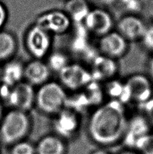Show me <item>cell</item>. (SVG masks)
<instances>
[{"mask_svg": "<svg viewBox=\"0 0 153 154\" xmlns=\"http://www.w3.org/2000/svg\"><path fill=\"white\" fill-rule=\"evenodd\" d=\"M128 120L124 104L110 100L97 107L92 112L87 133L94 144L101 147L113 146L122 142Z\"/></svg>", "mask_w": 153, "mask_h": 154, "instance_id": "obj_1", "label": "cell"}, {"mask_svg": "<svg viewBox=\"0 0 153 154\" xmlns=\"http://www.w3.org/2000/svg\"><path fill=\"white\" fill-rule=\"evenodd\" d=\"M31 122L26 112L13 109L8 112L0 122V141L11 146L24 140L29 133Z\"/></svg>", "mask_w": 153, "mask_h": 154, "instance_id": "obj_2", "label": "cell"}, {"mask_svg": "<svg viewBox=\"0 0 153 154\" xmlns=\"http://www.w3.org/2000/svg\"><path fill=\"white\" fill-rule=\"evenodd\" d=\"M68 97L62 85L56 82H47L38 90L35 104L43 113L55 116L65 108Z\"/></svg>", "mask_w": 153, "mask_h": 154, "instance_id": "obj_3", "label": "cell"}, {"mask_svg": "<svg viewBox=\"0 0 153 154\" xmlns=\"http://www.w3.org/2000/svg\"><path fill=\"white\" fill-rule=\"evenodd\" d=\"M0 96L13 109L27 112L35 103L36 94L32 85L20 82L12 87L3 85L0 88Z\"/></svg>", "mask_w": 153, "mask_h": 154, "instance_id": "obj_4", "label": "cell"}, {"mask_svg": "<svg viewBox=\"0 0 153 154\" xmlns=\"http://www.w3.org/2000/svg\"><path fill=\"white\" fill-rule=\"evenodd\" d=\"M80 126V114L67 108L55 115L53 120L54 134L66 141L77 137Z\"/></svg>", "mask_w": 153, "mask_h": 154, "instance_id": "obj_5", "label": "cell"}, {"mask_svg": "<svg viewBox=\"0 0 153 154\" xmlns=\"http://www.w3.org/2000/svg\"><path fill=\"white\" fill-rule=\"evenodd\" d=\"M59 75L62 86L72 91L83 89L92 81L91 71L79 64H69Z\"/></svg>", "mask_w": 153, "mask_h": 154, "instance_id": "obj_6", "label": "cell"}, {"mask_svg": "<svg viewBox=\"0 0 153 154\" xmlns=\"http://www.w3.org/2000/svg\"><path fill=\"white\" fill-rule=\"evenodd\" d=\"M152 126L144 114H136L128 118L122 142L128 149H135L138 143L151 132Z\"/></svg>", "mask_w": 153, "mask_h": 154, "instance_id": "obj_7", "label": "cell"}, {"mask_svg": "<svg viewBox=\"0 0 153 154\" xmlns=\"http://www.w3.org/2000/svg\"><path fill=\"white\" fill-rule=\"evenodd\" d=\"M27 49L32 56L38 60L47 54L51 45L50 35L36 24L32 26L26 35Z\"/></svg>", "mask_w": 153, "mask_h": 154, "instance_id": "obj_8", "label": "cell"}, {"mask_svg": "<svg viewBox=\"0 0 153 154\" xmlns=\"http://www.w3.org/2000/svg\"><path fill=\"white\" fill-rule=\"evenodd\" d=\"M72 22L65 12L53 10L40 15L37 19L36 25L49 33L61 35L70 29Z\"/></svg>", "mask_w": 153, "mask_h": 154, "instance_id": "obj_9", "label": "cell"}, {"mask_svg": "<svg viewBox=\"0 0 153 154\" xmlns=\"http://www.w3.org/2000/svg\"><path fill=\"white\" fill-rule=\"evenodd\" d=\"M83 24L84 28L89 33L101 37L111 31L113 21L107 11L95 8L90 10Z\"/></svg>", "mask_w": 153, "mask_h": 154, "instance_id": "obj_10", "label": "cell"}, {"mask_svg": "<svg viewBox=\"0 0 153 154\" xmlns=\"http://www.w3.org/2000/svg\"><path fill=\"white\" fill-rule=\"evenodd\" d=\"M99 48L103 56L116 59L126 53L128 41L117 31H111L100 37Z\"/></svg>", "mask_w": 153, "mask_h": 154, "instance_id": "obj_11", "label": "cell"}, {"mask_svg": "<svg viewBox=\"0 0 153 154\" xmlns=\"http://www.w3.org/2000/svg\"><path fill=\"white\" fill-rule=\"evenodd\" d=\"M129 89L131 100L144 104L152 98V86L148 77L143 75H134L125 81Z\"/></svg>", "mask_w": 153, "mask_h": 154, "instance_id": "obj_12", "label": "cell"}, {"mask_svg": "<svg viewBox=\"0 0 153 154\" xmlns=\"http://www.w3.org/2000/svg\"><path fill=\"white\" fill-rule=\"evenodd\" d=\"M118 70V66L115 59L103 55L94 57L92 61L91 71L92 80L100 82L113 79Z\"/></svg>", "mask_w": 153, "mask_h": 154, "instance_id": "obj_13", "label": "cell"}, {"mask_svg": "<svg viewBox=\"0 0 153 154\" xmlns=\"http://www.w3.org/2000/svg\"><path fill=\"white\" fill-rule=\"evenodd\" d=\"M146 27L142 19L129 15L120 19L117 24V32L128 41H136L142 39Z\"/></svg>", "mask_w": 153, "mask_h": 154, "instance_id": "obj_14", "label": "cell"}, {"mask_svg": "<svg viewBox=\"0 0 153 154\" xmlns=\"http://www.w3.org/2000/svg\"><path fill=\"white\" fill-rule=\"evenodd\" d=\"M66 141L56 134L43 137L35 145L36 154H66Z\"/></svg>", "mask_w": 153, "mask_h": 154, "instance_id": "obj_15", "label": "cell"}, {"mask_svg": "<svg viewBox=\"0 0 153 154\" xmlns=\"http://www.w3.org/2000/svg\"><path fill=\"white\" fill-rule=\"evenodd\" d=\"M50 76V68L39 60L29 62L24 67V76L31 85H42L46 83Z\"/></svg>", "mask_w": 153, "mask_h": 154, "instance_id": "obj_16", "label": "cell"}, {"mask_svg": "<svg viewBox=\"0 0 153 154\" xmlns=\"http://www.w3.org/2000/svg\"><path fill=\"white\" fill-rule=\"evenodd\" d=\"M104 91L105 95L110 97V100L118 101L124 105L132 101L130 91L125 82L116 79L109 80L106 81Z\"/></svg>", "mask_w": 153, "mask_h": 154, "instance_id": "obj_17", "label": "cell"}, {"mask_svg": "<svg viewBox=\"0 0 153 154\" xmlns=\"http://www.w3.org/2000/svg\"><path fill=\"white\" fill-rule=\"evenodd\" d=\"M24 66L18 61H12L5 65L2 72L3 85L12 87L21 82L24 77Z\"/></svg>", "mask_w": 153, "mask_h": 154, "instance_id": "obj_18", "label": "cell"}, {"mask_svg": "<svg viewBox=\"0 0 153 154\" xmlns=\"http://www.w3.org/2000/svg\"><path fill=\"white\" fill-rule=\"evenodd\" d=\"M65 12L72 23H83L91 9L86 0H68L65 5Z\"/></svg>", "mask_w": 153, "mask_h": 154, "instance_id": "obj_19", "label": "cell"}, {"mask_svg": "<svg viewBox=\"0 0 153 154\" xmlns=\"http://www.w3.org/2000/svg\"><path fill=\"white\" fill-rule=\"evenodd\" d=\"M82 91L85 95L90 107H98L103 103L105 93L104 88L100 86L99 82L92 80Z\"/></svg>", "mask_w": 153, "mask_h": 154, "instance_id": "obj_20", "label": "cell"}, {"mask_svg": "<svg viewBox=\"0 0 153 154\" xmlns=\"http://www.w3.org/2000/svg\"><path fill=\"white\" fill-rule=\"evenodd\" d=\"M16 43L12 35L8 32H0V60L8 59L14 54Z\"/></svg>", "mask_w": 153, "mask_h": 154, "instance_id": "obj_21", "label": "cell"}, {"mask_svg": "<svg viewBox=\"0 0 153 154\" xmlns=\"http://www.w3.org/2000/svg\"><path fill=\"white\" fill-rule=\"evenodd\" d=\"M66 55L61 52H55L52 54L48 59V67L57 72L61 71L70 64Z\"/></svg>", "mask_w": 153, "mask_h": 154, "instance_id": "obj_22", "label": "cell"}, {"mask_svg": "<svg viewBox=\"0 0 153 154\" xmlns=\"http://www.w3.org/2000/svg\"><path fill=\"white\" fill-rule=\"evenodd\" d=\"M10 147V154H36L35 145L26 140L16 143Z\"/></svg>", "mask_w": 153, "mask_h": 154, "instance_id": "obj_23", "label": "cell"}, {"mask_svg": "<svg viewBox=\"0 0 153 154\" xmlns=\"http://www.w3.org/2000/svg\"><path fill=\"white\" fill-rule=\"evenodd\" d=\"M135 150L140 154H153V132L151 131L138 143Z\"/></svg>", "mask_w": 153, "mask_h": 154, "instance_id": "obj_24", "label": "cell"}, {"mask_svg": "<svg viewBox=\"0 0 153 154\" xmlns=\"http://www.w3.org/2000/svg\"><path fill=\"white\" fill-rule=\"evenodd\" d=\"M142 41L146 49L153 51V24L146 27V31L142 38Z\"/></svg>", "mask_w": 153, "mask_h": 154, "instance_id": "obj_25", "label": "cell"}, {"mask_svg": "<svg viewBox=\"0 0 153 154\" xmlns=\"http://www.w3.org/2000/svg\"><path fill=\"white\" fill-rule=\"evenodd\" d=\"M142 106L144 110L143 114L148 120L152 127H153V98L152 97L146 103L142 104Z\"/></svg>", "mask_w": 153, "mask_h": 154, "instance_id": "obj_26", "label": "cell"}, {"mask_svg": "<svg viewBox=\"0 0 153 154\" xmlns=\"http://www.w3.org/2000/svg\"><path fill=\"white\" fill-rule=\"evenodd\" d=\"M8 17V13L5 6L2 2H0V29L5 23Z\"/></svg>", "mask_w": 153, "mask_h": 154, "instance_id": "obj_27", "label": "cell"}, {"mask_svg": "<svg viewBox=\"0 0 153 154\" xmlns=\"http://www.w3.org/2000/svg\"><path fill=\"white\" fill-rule=\"evenodd\" d=\"M117 154H140V153L135 149H128V148H126L125 149L121 151V152L117 153Z\"/></svg>", "mask_w": 153, "mask_h": 154, "instance_id": "obj_28", "label": "cell"}, {"mask_svg": "<svg viewBox=\"0 0 153 154\" xmlns=\"http://www.w3.org/2000/svg\"><path fill=\"white\" fill-rule=\"evenodd\" d=\"M91 154H111L107 151L105 150V149H103V148H100V149H98L97 150L92 152Z\"/></svg>", "mask_w": 153, "mask_h": 154, "instance_id": "obj_29", "label": "cell"}, {"mask_svg": "<svg viewBox=\"0 0 153 154\" xmlns=\"http://www.w3.org/2000/svg\"><path fill=\"white\" fill-rule=\"evenodd\" d=\"M149 70H150V72H151V75L153 76V58L151 60V62H150Z\"/></svg>", "mask_w": 153, "mask_h": 154, "instance_id": "obj_30", "label": "cell"}, {"mask_svg": "<svg viewBox=\"0 0 153 154\" xmlns=\"http://www.w3.org/2000/svg\"><path fill=\"white\" fill-rule=\"evenodd\" d=\"M2 117H3V112H2V106L1 105V103H0V122H1V120L2 119Z\"/></svg>", "mask_w": 153, "mask_h": 154, "instance_id": "obj_31", "label": "cell"}]
</instances>
